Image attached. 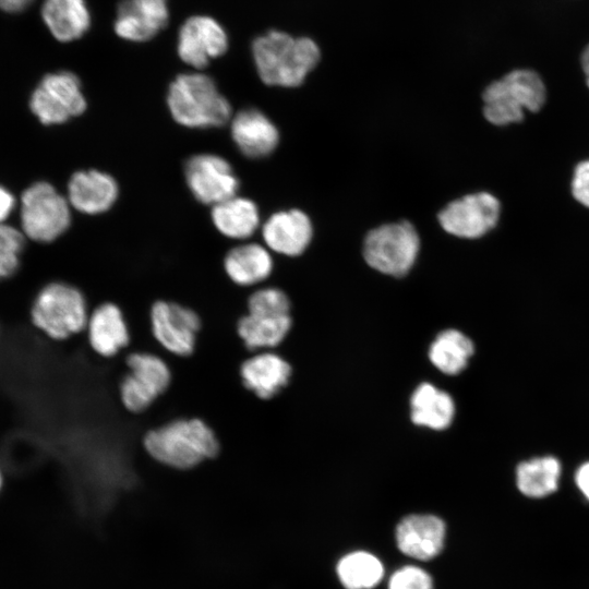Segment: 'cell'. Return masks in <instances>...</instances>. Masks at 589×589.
<instances>
[{"label":"cell","instance_id":"obj_1","mask_svg":"<svg viewBox=\"0 0 589 589\" xmlns=\"http://www.w3.org/2000/svg\"><path fill=\"white\" fill-rule=\"evenodd\" d=\"M143 446L153 460L178 471L195 469L220 450L215 431L196 417L176 418L148 430Z\"/></svg>","mask_w":589,"mask_h":589},{"label":"cell","instance_id":"obj_2","mask_svg":"<svg viewBox=\"0 0 589 589\" xmlns=\"http://www.w3.org/2000/svg\"><path fill=\"white\" fill-rule=\"evenodd\" d=\"M251 49L260 79L272 86L301 85L320 60V49L312 39L279 31L259 36Z\"/></svg>","mask_w":589,"mask_h":589},{"label":"cell","instance_id":"obj_3","mask_svg":"<svg viewBox=\"0 0 589 589\" xmlns=\"http://www.w3.org/2000/svg\"><path fill=\"white\" fill-rule=\"evenodd\" d=\"M91 313L86 296L74 284L56 280L45 285L31 305V322L55 342H65L85 332Z\"/></svg>","mask_w":589,"mask_h":589},{"label":"cell","instance_id":"obj_4","mask_svg":"<svg viewBox=\"0 0 589 589\" xmlns=\"http://www.w3.org/2000/svg\"><path fill=\"white\" fill-rule=\"evenodd\" d=\"M172 118L195 129L221 127L230 119L231 106L207 74L192 72L176 76L167 93Z\"/></svg>","mask_w":589,"mask_h":589},{"label":"cell","instance_id":"obj_5","mask_svg":"<svg viewBox=\"0 0 589 589\" xmlns=\"http://www.w3.org/2000/svg\"><path fill=\"white\" fill-rule=\"evenodd\" d=\"M545 97V86L538 73L527 69L514 70L484 89L483 115L495 125L519 122L525 110L539 111Z\"/></svg>","mask_w":589,"mask_h":589},{"label":"cell","instance_id":"obj_6","mask_svg":"<svg viewBox=\"0 0 589 589\" xmlns=\"http://www.w3.org/2000/svg\"><path fill=\"white\" fill-rule=\"evenodd\" d=\"M123 353L128 372L119 384L120 401L128 412L141 414L168 390L172 373L158 353L127 350Z\"/></svg>","mask_w":589,"mask_h":589},{"label":"cell","instance_id":"obj_7","mask_svg":"<svg viewBox=\"0 0 589 589\" xmlns=\"http://www.w3.org/2000/svg\"><path fill=\"white\" fill-rule=\"evenodd\" d=\"M420 238L409 221L378 226L368 232L363 256L369 266L385 275L400 277L413 266Z\"/></svg>","mask_w":589,"mask_h":589},{"label":"cell","instance_id":"obj_8","mask_svg":"<svg viewBox=\"0 0 589 589\" xmlns=\"http://www.w3.org/2000/svg\"><path fill=\"white\" fill-rule=\"evenodd\" d=\"M70 224V204L50 183L38 181L23 192L21 227L25 237L48 243L64 233Z\"/></svg>","mask_w":589,"mask_h":589},{"label":"cell","instance_id":"obj_9","mask_svg":"<svg viewBox=\"0 0 589 589\" xmlns=\"http://www.w3.org/2000/svg\"><path fill=\"white\" fill-rule=\"evenodd\" d=\"M149 323L153 338L164 352L178 358L194 352L203 323L191 306L157 300L151 308Z\"/></svg>","mask_w":589,"mask_h":589},{"label":"cell","instance_id":"obj_10","mask_svg":"<svg viewBox=\"0 0 589 589\" xmlns=\"http://www.w3.org/2000/svg\"><path fill=\"white\" fill-rule=\"evenodd\" d=\"M29 108L48 125L80 116L86 109L80 79L69 71L46 74L32 93Z\"/></svg>","mask_w":589,"mask_h":589},{"label":"cell","instance_id":"obj_11","mask_svg":"<svg viewBox=\"0 0 589 589\" xmlns=\"http://www.w3.org/2000/svg\"><path fill=\"white\" fill-rule=\"evenodd\" d=\"M500 212L501 205L494 195L478 192L448 203L438 213V221L449 235L476 239L495 227Z\"/></svg>","mask_w":589,"mask_h":589},{"label":"cell","instance_id":"obj_12","mask_svg":"<svg viewBox=\"0 0 589 589\" xmlns=\"http://www.w3.org/2000/svg\"><path fill=\"white\" fill-rule=\"evenodd\" d=\"M187 184L203 204L216 205L236 195L239 181L230 164L214 154H199L184 166Z\"/></svg>","mask_w":589,"mask_h":589},{"label":"cell","instance_id":"obj_13","mask_svg":"<svg viewBox=\"0 0 589 589\" xmlns=\"http://www.w3.org/2000/svg\"><path fill=\"white\" fill-rule=\"evenodd\" d=\"M229 47L224 26L208 15H192L179 28V58L194 69L205 68L212 59L221 57Z\"/></svg>","mask_w":589,"mask_h":589},{"label":"cell","instance_id":"obj_14","mask_svg":"<svg viewBox=\"0 0 589 589\" xmlns=\"http://www.w3.org/2000/svg\"><path fill=\"white\" fill-rule=\"evenodd\" d=\"M84 335L91 350L104 359L117 357L131 344L125 315L113 302H103L91 310Z\"/></svg>","mask_w":589,"mask_h":589},{"label":"cell","instance_id":"obj_15","mask_svg":"<svg viewBox=\"0 0 589 589\" xmlns=\"http://www.w3.org/2000/svg\"><path fill=\"white\" fill-rule=\"evenodd\" d=\"M239 374L243 387L260 400L277 397L289 384L292 368L274 350L257 351L242 361Z\"/></svg>","mask_w":589,"mask_h":589},{"label":"cell","instance_id":"obj_16","mask_svg":"<svg viewBox=\"0 0 589 589\" xmlns=\"http://www.w3.org/2000/svg\"><path fill=\"white\" fill-rule=\"evenodd\" d=\"M168 21V0H121L113 29L124 40L143 43L153 39Z\"/></svg>","mask_w":589,"mask_h":589},{"label":"cell","instance_id":"obj_17","mask_svg":"<svg viewBox=\"0 0 589 589\" xmlns=\"http://www.w3.org/2000/svg\"><path fill=\"white\" fill-rule=\"evenodd\" d=\"M313 235L310 218L299 209L273 214L262 227L266 245L276 253L298 256L304 252Z\"/></svg>","mask_w":589,"mask_h":589},{"label":"cell","instance_id":"obj_18","mask_svg":"<svg viewBox=\"0 0 589 589\" xmlns=\"http://www.w3.org/2000/svg\"><path fill=\"white\" fill-rule=\"evenodd\" d=\"M119 188L108 173L91 169L74 172L68 183V202L76 211L96 215L117 201Z\"/></svg>","mask_w":589,"mask_h":589},{"label":"cell","instance_id":"obj_19","mask_svg":"<svg viewBox=\"0 0 589 589\" xmlns=\"http://www.w3.org/2000/svg\"><path fill=\"white\" fill-rule=\"evenodd\" d=\"M445 539V524L434 515H409L397 526L398 549L406 555L428 561L442 550Z\"/></svg>","mask_w":589,"mask_h":589},{"label":"cell","instance_id":"obj_20","mask_svg":"<svg viewBox=\"0 0 589 589\" xmlns=\"http://www.w3.org/2000/svg\"><path fill=\"white\" fill-rule=\"evenodd\" d=\"M231 136L239 151L250 158L268 156L279 141L276 125L254 108L243 109L232 118Z\"/></svg>","mask_w":589,"mask_h":589},{"label":"cell","instance_id":"obj_21","mask_svg":"<svg viewBox=\"0 0 589 589\" xmlns=\"http://www.w3.org/2000/svg\"><path fill=\"white\" fill-rule=\"evenodd\" d=\"M274 269L271 253L257 243L231 248L224 256L223 271L235 286L250 289L269 278Z\"/></svg>","mask_w":589,"mask_h":589},{"label":"cell","instance_id":"obj_22","mask_svg":"<svg viewBox=\"0 0 589 589\" xmlns=\"http://www.w3.org/2000/svg\"><path fill=\"white\" fill-rule=\"evenodd\" d=\"M291 327V314L247 312L237 322V334L244 348L254 353L279 347Z\"/></svg>","mask_w":589,"mask_h":589},{"label":"cell","instance_id":"obj_23","mask_svg":"<svg viewBox=\"0 0 589 589\" xmlns=\"http://www.w3.org/2000/svg\"><path fill=\"white\" fill-rule=\"evenodd\" d=\"M41 17L51 35L62 43L81 38L92 24L85 0H45Z\"/></svg>","mask_w":589,"mask_h":589},{"label":"cell","instance_id":"obj_24","mask_svg":"<svg viewBox=\"0 0 589 589\" xmlns=\"http://www.w3.org/2000/svg\"><path fill=\"white\" fill-rule=\"evenodd\" d=\"M455 416L452 396L431 383H421L410 398V418L419 426L441 431L447 429Z\"/></svg>","mask_w":589,"mask_h":589},{"label":"cell","instance_id":"obj_25","mask_svg":"<svg viewBox=\"0 0 589 589\" xmlns=\"http://www.w3.org/2000/svg\"><path fill=\"white\" fill-rule=\"evenodd\" d=\"M212 220L224 236L247 239L256 231L260 214L254 202L235 195L213 206Z\"/></svg>","mask_w":589,"mask_h":589},{"label":"cell","instance_id":"obj_26","mask_svg":"<svg viewBox=\"0 0 589 589\" xmlns=\"http://www.w3.org/2000/svg\"><path fill=\"white\" fill-rule=\"evenodd\" d=\"M561 472L562 465L556 457H534L517 465L516 484L528 497H544L557 490Z\"/></svg>","mask_w":589,"mask_h":589},{"label":"cell","instance_id":"obj_27","mask_svg":"<svg viewBox=\"0 0 589 589\" xmlns=\"http://www.w3.org/2000/svg\"><path fill=\"white\" fill-rule=\"evenodd\" d=\"M474 352L472 340L457 329H445L429 348L431 363L447 375L462 372Z\"/></svg>","mask_w":589,"mask_h":589},{"label":"cell","instance_id":"obj_28","mask_svg":"<svg viewBox=\"0 0 589 589\" xmlns=\"http://www.w3.org/2000/svg\"><path fill=\"white\" fill-rule=\"evenodd\" d=\"M337 575L346 589H371L382 580L384 567L375 555L357 551L339 560Z\"/></svg>","mask_w":589,"mask_h":589},{"label":"cell","instance_id":"obj_29","mask_svg":"<svg viewBox=\"0 0 589 589\" xmlns=\"http://www.w3.org/2000/svg\"><path fill=\"white\" fill-rule=\"evenodd\" d=\"M25 236L16 228L0 225V280L11 277L20 267Z\"/></svg>","mask_w":589,"mask_h":589},{"label":"cell","instance_id":"obj_30","mask_svg":"<svg viewBox=\"0 0 589 589\" xmlns=\"http://www.w3.org/2000/svg\"><path fill=\"white\" fill-rule=\"evenodd\" d=\"M431 576L422 568L408 565L396 570L389 579L388 589H432Z\"/></svg>","mask_w":589,"mask_h":589},{"label":"cell","instance_id":"obj_31","mask_svg":"<svg viewBox=\"0 0 589 589\" xmlns=\"http://www.w3.org/2000/svg\"><path fill=\"white\" fill-rule=\"evenodd\" d=\"M572 192L580 204L589 208V160L581 161L576 166Z\"/></svg>","mask_w":589,"mask_h":589},{"label":"cell","instance_id":"obj_32","mask_svg":"<svg viewBox=\"0 0 589 589\" xmlns=\"http://www.w3.org/2000/svg\"><path fill=\"white\" fill-rule=\"evenodd\" d=\"M15 206L14 195L4 187L0 185V225L4 224Z\"/></svg>","mask_w":589,"mask_h":589},{"label":"cell","instance_id":"obj_33","mask_svg":"<svg viewBox=\"0 0 589 589\" xmlns=\"http://www.w3.org/2000/svg\"><path fill=\"white\" fill-rule=\"evenodd\" d=\"M575 483L589 501V461L581 464L575 472Z\"/></svg>","mask_w":589,"mask_h":589},{"label":"cell","instance_id":"obj_34","mask_svg":"<svg viewBox=\"0 0 589 589\" xmlns=\"http://www.w3.org/2000/svg\"><path fill=\"white\" fill-rule=\"evenodd\" d=\"M33 0H0V10L9 13H19L31 5Z\"/></svg>","mask_w":589,"mask_h":589},{"label":"cell","instance_id":"obj_35","mask_svg":"<svg viewBox=\"0 0 589 589\" xmlns=\"http://www.w3.org/2000/svg\"><path fill=\"white\" fill-rule=\"evenodd\" d=\"M581 64L586 76V83L589 87V45L586 47L581 55Z\"/></svg>","mask_w":589,"mask_h":589},{"label":"cell","instance_id":"obj_36","mask_svg":"<svg viewBox=\"0 0 589 589\" xmlns=\"http://www.w3.org/2000/svg\"><path fill=\"white\" fill-rule=\"evenodd\" d=\"M2 482H3V478H2V471H1V468H0V489L2 486Z\"/></svg>","mask_w":589,"mask_h":589}]
</instances>
